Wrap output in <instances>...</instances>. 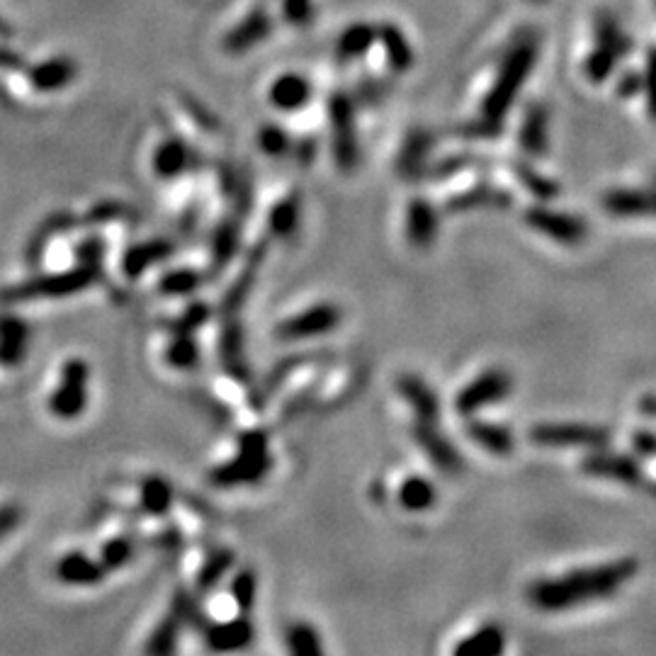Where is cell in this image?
Instances as JSON below:
<instances>
[{"label":"cell","mask_w":656,"mask_h":656,"mask_svg":"<svg viewBox=\"0 0 656 656\" xmlns=\"http://www.w3.org/2000/svg\"><path fill=\"white\" fill-rule=\"evenodd\" d=\"M637 569V559L625 557L618 562L598 564V567L567 571L564 576H554V579L533 581L525 596L537 610L562 613V610L613 598L627 581L635 579Z\"/></svg>","instance_id":"obj_1"},{"label":"cell","mask_w":656,"mask_h":656,"mask_svg":"<svg viewBox=\"0 0 656 656\" xmlns=\"http://www.w3.org/2000/svg\"><path fill=\"white\" fill-rule=\"evenodd\" d=\"M537 56H540V39H537V35H533V32L520 35L516 42L508 47V52L503 54L501 59L499 76H496L494 86H491V90L484 98V105H482L484 120L503 124V117L511 112V107L518 100L525 81H528L530 73H533Z\"/></svg>","instance_id":"obj_2"},{"label":"cell","mask_w":656,"mask_h":656,"mask_svg":"<svg viewBox=\"0 0 656 656\" xmlns=\"http://www.w3.org/2000/svg\"><path fill=\"white\" fill-rule=\"evenodd\" d=\"M593 37H596V47L586 56L584 73L591 83H605L618 69L620 61L632 52L635 42L622 30L620 20L613 13H608V10L596 13Z\"/></svg>","instance_id":"obj_3"},{"label":"cell","mask_w":656,"mask_h":656,"mask_svg":"<svg viewBox=\"0 0 656 656\" xmlns=\"http://www.w3.org/2000/svg\"><path fill=\"white\" fill-rule=\"evenodd\" d=\"M270 467H273V455L268 450V433L248 431L239 438V452L234 460L212 469L209 479L217 486L256 484L265 479Z\"/></svg>","instance_id":"obj_4"},{"label":"cell","mask_w":656,"mask_h":656,"mask_svg":"<svg viewBox=\"0 0 656 656\" xmlns=\"http://www.w3.org/2000/svg\"><path fill=\"white\" fill-rule=\"evenodd\" d=\"M98 280V268L93 265H78V268L61 270V273H49L37 280L22 282V285L8 287L0 292L3 302H27V299H54V297H69V294L83 292L86 287Z\"/></svg>","instance_id":"obj_5"},{"label":"cell","mask_w":656,"mask_h":656,"mask_svg":"<svg viewBox=\"0 0 656 656\" xmlns=\"http://www.w3.org/2000/svg\"><path fill=\"white\" fill-rule=\"evenodd\" d=\"M328 122H331V144L338 171L353 173L360 161V146L358 129H355V100L348 93L331 95Z\"/></svg>","instance_id":"obj_6"},{"label":"cell","mask_w":656,"mask_h":656,"mask_svg":"<svg viewBox=\"0 0 656 656\" xmlns=\"http://www.w3.org/2000/svg\"><path fill=\"white\" fill-rule=\"evenodd\" d=\"M90 367L83 358H69L61 365L59 384L49 397V411L61 421H76L88 409Z\"/></svg>","instance_id":"obj_7"},{"label":"cell","mask_w":656,"mask_h":656,"mask_svg":"<svg viewBox=\"0 0 656 656\" xmlns=\"http://www.w3.org/2000/svg\"><path fill=\"white\" fill-rule=\"evenodd\" d=\"M530 443L540 448H591L603 450L610 443V433L591 423H537L528 433Z\"/></svg>","instance_id":"obj_8"},{"label":"cell","mask_w":656,"mask_h":656,"mask_svg":"<svg viewBox=\"0 0 656 656\" xmlns=\"http://www.w3.org/2000/svg\"><path fill=\"white\" fill-rule=\"evenodd\" d=\"M523 219L537 234L562 243V246H584V241L588 239V224L579 214L559 212V209H552L547 205H533L530 209H525Z\"/></svg>","instance_id":"obj_9"},{"label":"cell","mask_w":656,"mask_h":656,"mask_svg":"<svg viewBox=\"0 0 656 656\" xmlns=\"http://www.w3.org/2000/svg\"><path fill=\"white\" fill-rule=\"evenodd\" d=\"M513 392V377L506 370H486L457 394L455 409L462 416H474L486 406L501 404Z\"/></svg>","instance_id":"obj_10"},{"label":"cell","mask_w":656,"mask_h":656,"mask_svg":"<svg viewBox=\"0 0 656 656\" xmlns=\"http://www.w3.org/2000/svg\"><path fill=\"white\" fill-rule=\"evenodd\" d=\"M343 319V311L331 302H319L314 307L299 311L277 326V336L282 341H307V338L326 336L333 328H338Z\"/></svg>","instance_id":"obj_11"},{"label":"cell","mask_w":656,"mask_h":656,"mask_svg":"<svg viewBox=\"0 0 656 656\" xmlns=\"http://www.w3.org/2000/svg\"><path fill=\"white\" fill-rule=\"evenodd\" d=\"M202 639L212 654H239L248 649L256 639V627L248 620V615L241 618L212 622L202 627Z\"/></svg>","instance_id":"obj_12"},{"label":"cell","mask_w":656,"mask_h":656,"mask_svg":"<svg viewBox=\"0 0 656 656\" xmlns=\"http://www.w3.org/2000/svg\"><path fill=\"white\" fill-rule=\"evenodd\" d=\"M581 469L588 477L608 479V482H618L625 486H639L644 482L642 465L630 455H620V452H593V455L584 457Z\"/></svg>","instance_id":"obj_13"},{"label":"cell","mask_w":656,"mask_h":656,"mask_svg":"<svg viewBox=\"0 0 656 656\" xmlns=\"http://www.w3.org/2000/svg\"><path fill=\"white\" fill-rule=\"evenodd\" d=\"M411 435H414L418 448L426 452L428 460H431L433 467H438L440 472L460 474L462 469H465V460H462L460 450L435 428V423L416 421Z\"/></svg>","instance_id":"obj_14"},{"label":"cell","mask_w":656,"mask_h":656,"mask_svg":"<svg viewBox=\"0 0 656 656\" xmlns=\"http://www.w3.org/2000/svg\"><path fill=\"white\" fill-rule=\"evenodd\" d=\"M513 195L501 185H491L482 180L477 185H469L467 190L455 192L445 202V212L448 214H465L474 209H511Z\"/></svg>","instance_id":"obj_15"},{"label":"cell","mask_w":656,"mask_h":656,"mask_svg":"<svg viewBox=\"0 0 656 656\" xmlns=\"http://www.w3.org/2000/svg\"><path fill=\"white\" fill-rule=\"evenodd\" d=\"M440 234V214L431 200L414 197L406 212V239L418 251H428Z\"/></svg>","instance_id":"obj_16"},{"label":"cell","mask_w":656,"mask_h":656,"mask_svg":"<svg viewBox=\"0 0 656 656\" xmlns=\"http://www.w3.org/2000/svg\"><path fill=\"white\" fill-rule=\"evenodd\" d=\"M603 209L613 217H656V188H615L603 195Z\"/></svg>","instance_id":"obj_17"},{"label":"cell","mask_w":656,"mask_h":656,"mask_svg":"<svg viewBox=\"0 0 656 656\" xmlns=\"http://www.w3.org/2000/svg\"><path fill=\"white\" fill-rule=\"evenodd\" d=\"M435 134L428 129H414L409 132V137L404 139L401 146V154L397 156V173L401 178H423L428 171V154L433 151Z\"/></svg>","instance_id":"obj_18"},{"label":"cell","mask_w":656,"mask_h":656,"mask_svg":"<svg viewBox=\"0 0 656 656\" xmlns=\"http://www.w3.org/2000/svg\"><path fill=\"white\" fill-rule=\"evenodd\" d=\"M54 576L66 586H98L107 576V571L98 559L88 557L86 552H66L56 562Z\"/></svg>","instance_id":"obj_19"},{"label":"cell","mask_w":656,"mask_h":656,"mask_svg":"<svg viewBox=\"0 0 656 656\" xmlns=\"http://www.w3.org/2000/svg\"><path fill=\"white\" fill-rule=\"evenodd\" d=\"M520 146L530 158H542L550 151V112L542 103H530L520 124Z\"/></svg>","instance_id":"obj_20"},{"label":"cell","mask_w":656,"mask_h":656,"mask_svg":"<svg viewBox=\"0 0 656 656\" xmlns=\"http://www.w3.org/2000/svg\"><path fill=\"white\" fill-rule=\"evenodd\" d=\"M268 100L280 112H299L311 100V83L299 73H282L270 86Z\"/></svg>","instance_id":"obj_21"},{"label":"cell","mask_w":656,"mask_h":656,"mask_svg":"<svg viewBox=\"0 0 656 656\" xmlns=\"http://www.w3.org/2000/svg\"><path fill=\"white\" fill-rule=\"evenodd\" d=\"M399 394L416 414V421L435 423L440 416V401L435 392L428 387L426 380L418 375H401L397 380Z\"/></svg>","instance_id":"obj_22"},{"label":"cell","mask_w":656,"mask_h":656,"mask_svg":"<svg viewBox=\"0 0 656 656\" xmlns=\"http://www.w3.org/2000/svg\"><path fill=\"white\" fill-rule=\"evenodd\" d=\"M377 42L382 44L384 56L389 61V69L394 73H409L414 69L416 64V54L414 47H411L409 37L404 35V30L392 22H384V25L377 27Z\"/></svg>","instance_id":"obj_23"},{"label":"cell","mask_w":656,"mask_h":656,"mask_svg":"<svg viewBox=\"0 0 656 656\" xmlns=\"http://www.w3.org/2000/svg\"><path fill=\"white\" fill-rule=\"evenodd\" d=\"M76 64L73 59L66 56H54V59L42 61V64L32 66L30 69V83L32 88L39 93H56V90H64L71 86V81L76 78Z\"/></svg>","instance_id":"obj_24"},{"label":"cell","mask_w":656,"mask_h":656,"mask_svg":"<svg viewBox=\"0 0 656 656\" xmlns=\"http://www.w3.org/2000/svg\"><path fill=\"white\" fill-rule=\"evenodd\" d=\"M192 166V151L185 141L168 137L161 141L154 154V173L161 180H175L188 173Z\"/></svg>","instance_id":"obj_25"},{"label":"cell","mask_w":656,"mask_h":656,"mask_svg":"<svg viewBox=\"0 0 656 656\" xmlns=\"http://www.w3.org/2000/svg\"><path fill=\"white\" fill-rule=\"evenodd\" d=\"M503 652H506V630L499 622H489L462 639L452 649V656H503Z\"/></svg>","instance_id":"obj_26"},{"label":"cell","mask_w":656,"mask_h":656,"mask_svg":"<svg viewBox=\"0 0 656 656\" xmlns=\"http://www.w3.org/2000/svg\"><path fill=\"white\" fill-rule=\"evenodd\" d=\"M183 622L173 610H168L158 625L151 630L149 639L144 644V656H178L180 647V632H183Z\"/></svg>","instance_id":"obj_27"},{"label":"cell","mask_w":656,"mask_h":656,"mask_svg":"<svg viewBox=\"0 0 656 656\" xmlns=\"http://www.w3.org/2000/svg\"><path fill=\"white\" fill-rule=\"evenodd\" d=\"M270 27H273V22H270L268 13L256 8L229 37H226L224 47L229 49V52H248V49L256 47V44H260L270 35Z\"/></svg>","instance_id":"obj_28"},{"label":"cell","mask_w":656,"mask_h":656,"mask_svg":"<svg viewBox=\"0 0 656 656\" xmlns=\"http://www.w3.org/2000/svg\"><path fill=\"white\" fill-rule=\"evenodd\" d=\"M375 42H377V27L367 25V22H355V25H350L348 30L338 37V44H336L338 61L350 64V61L355 59H363Z\"/></svg>","instance_id":"obj_29"},{"label":"cell","mask_w":656,"mask_h":656,"mask_svg":"<svg viewBox=\"0 0 656 656\" xmlns=\"http://www.w3.org/2000/svg\"><path fill=\"white\" fill-rule=\"evenodd\" d=\"M27 338H30V328L20 319H0V365H20L25 358Z\"/></svg>","instance_id":"obj_30"},{"label":"cell","mask_w":656,"mask_h":656,"mask_svg":"<svg viewBox=\"0 0 656 656\" xmlns=\"http://www.w3.org/2000/svg\"><path fill=\"white\" fill-rule=\"evenodd\" d=\"M465 431L469 440H474L479 448L491 452V455H511L513 452V435L508 428L496 426V423L469 421Z\"/></svg>","instance_id":"obj_31"},{"label":"cell","mask_w":656,"mask_h":656,"mask_svg":"<svg viewBox=\"0 0 656 656\" xmlns=\"http://www.w3.org/2000/svg\"><path fill=\"white\" fill-rule=\"evenodd\" d=\"M287 656H326L324 639L311 622H292L285 632Z\"/></svg>","instance_id":"obj_32"},{"label":"cell","mask_w":656,"mask_h":656,"mask_svg":"<svg viewBox=\"0 0 656 656\" xmlns=\"http://www.w3.org/2000/svg\"><path fill=\"white\" fill-rule=\"evenodd\" d=\"M173 253L171 241H149L141 243V246L129 248L124 253V273L129 277H139L144 270H149L151 265L161 263L163 258H168Z\"/></svg>","instance_id":"obj_33"},{"label":"cell","mask_w":656,"mask_h":656,"mask_svg":"<svg viewBox=\"0 0 656 656\" xmlns=\"http://www.w3.org/2000/svg\"><path fill=\"white\" fill-rule=\"evenodd\" d=\"M299 219H302V202H299V195L282 197L273 207V212H270V234L277 236V239H290V236L297 234Z\"/></svg>","instance_id":"obj_34"},{"label":"cell","mask_w":656,"mask_h":656,"mask_svg":"<svg viewBox=\"0 0 656 656\" xmlns=\"http://www.w3.org/2000/svg\"><path fill=\"white\" fill-rule=\"evenodd\" d=\"M173 496L175 491L171 482H166L163 477H146L144 482H141V508H144L149 516H163V513L171 511Z\"/></svg>","instance_id":"obj_35"},{"label":"cell","mask_w":656,"mask_h":656,"mask_svg":"<svg viewBox=\"0 0 656 656\" xmlns=\"http://www.w3.org/2000/svg\"><path fill=\"white\" fill-rule=\"evenodd\" d=\"M508 166H511V173L516 175L518 183L523 185V188L528 190L530 195L535 197V200L552 202L554 197H559V192H562V190H559V185L554 183V180L545 178L542 173H537L535 168L528 166L525 161H511Z\"/></svg>","instance_id":"obj_36"},{"label":"cell","mask_w":656,"mask_h":656,"mask_svg":"<svg viewBox=\"0 0 656 656\" xmlns=\"http://www.w3.org/2000/svg\"><path fill=\"white\" fill-rule=\"evenodd\" d=\"M438 494H435V486L423 477H409L399 489V503L411 513L428 511L433 506Z\"/></svg>","instance_id":"obj_37"},{"label":"cell","mask_w":656,"mask_h":656,"mask_svg":"<svg viewBox=\"0 0 656 656\" xmlns=\"http://www.w3.org/2000/svg\"><path fill=\"white\" fill-rule=\"evenodd\" d=\"M234 562H236L234 550H229V547L214 550L205 559V564H202L200 574H197V588H200V591H209V588L217 586L219 581H222L224 576L234 569Z\"/></svg>","instance_id":"obj_38"},{"label":"cell","mask_w":656,"mask_h":656,"mask_svg":"<svg viewBox=\"0 0 656 656\" xmlns=\"http://www.w3.org/2000/svg\"><path fill=\"white\" fill-rule=\"evenodd\" d=\"M166 363L175 370H192L200 363V348H197L192 333H173V341L166 348Z\"/></svg>","instance_id":"obj_39"},{"label":"cell","mask_w":656,"mask_h":656,"mask_svg":"<svg viewBox=\"0 0 656 656\" xmlns=\"http://www.w3.org/2000/svg\"><path fill=\"white\" fill-rule=\"evenodd\" d=\"M222 358L226 367H229L231 375L243 377L241 382L248 380V370H246V358H243V341H241V331L236 326L226 328L222 336Z\"/></svg>","instance_id":"obj_40"},{"label":"cell","mask_w":656,"mask_h":656,"mask_svg":"<svg viewBox=\"0 0 656 656\" xmlns=\"http://www.w3.org/2000/svg\"><path fill=\"white\" fill-rule=\"evenodd\" d=\"M231 598L239 605L241 615L251 613L258 598V576L251 567L241 569L239 574L234 576V581H231Z\"/></svg>","instance_id":"obj_41"},{"label":"cell","mask_w":656,"mask_h":656,"mask_svg":"<svg viewBox=\"0 0 656 656\" xmlns=\"http://www.w3.org/2000/svg\"><path fill=\"white\" fill-rule=\"evenodd\" d=\"M134 552H137L134 540H129V537H112V540L105 542L103 550H100L98 562L103 564V569L110 574V571L122 569L124 564L132 562Z\"/></svg>","instance_id":"obj_42"},{"label":"cell","mask_w":656,"mask_h":656,"mask_svg":"<svg viewBox=\"0 0 656 656\" xmlns=\"http://www.w3.org/2000/svg\"><path fill=\"white\" fill-rule=\"evenodd\" d=\"M258 146H260V151H265V154L273 156V158H280L292 151L290 134H287L282 127H277V124H265V127L260 129Z\"/></svg>","instance_id":"obj_43"},{"label":"cell","mask_w":656,"mask_h":656,"mask_svg":"<svg viewBox=\"0 0 656 656\" xmlns=\"http://www.w3.org/2000/svg\"><path fill=\"white\" fill-rule=\"evenodd\" d=\"M200 285H202V277L197 275L195 270L180 268V270H173V273H168L166 277H163L161 285H158V290H161L163 294H190V292H195Z\"/></svg>","instance_id":"obj_44"},{"label":"cell","mask_w":656,"mask_h":656,"mask_svg":"<svg viewBox=\"0 0 656 656\" xmlns=\"http://www.w3.org/2000/svg\"><path fill=\"white\" fill-rule=\"evenodd\" d=\"M479 163H486V158L474 156V154H457V156H448L443 158L435 166H428L426 175H433V178H450V175L467 171V168L479 166Z\"/></svg>","instance_id":"obj_45"},{"label":"cell","mask_w":656,"mask_h":656,"mask_svg":"<svg viewBox=\"0 0 656 656\" xmlns=\"http://www.w3.org/2000/svg\"><path fill=\"white\" fill-rule=\"evenodd\" d=\"M171 610H173L175 615H178L183 625H197V627H205L207 625V622H205V625H202L200 605H197V601L190 596V593H185V591L175 593Z\"/></svg>","instance_id":"obj_46"},{"label":"cell","mask_w":656,"mask_h":656,"mask_svg":"<svg viewBox=\"0 0 656 656\" xmlns=\"http://www.w3.org/2000/svg\"><path fill=\"white\" fill-rule=\"evenodd\" d=\"M642 95L647 98V112L652 120H656V47L649 49L647 54V64H644V73H642Z\"/></svg>","instance_id":"obj_47"},{"label":"cell","mask_w":656,"mask_h":656,"mask_svg":"<svg viewBox=\"0 0 656 656\" xmlns=\"http://www.w3.org/2000/svg\"><path fill=\"white\" fill-rule=\"evenodd\" d=\"M207 314L209 311L205 304H192V307L185 309V314L180 316V319H175L173 324H168V328H171V333H192L195 328L205 324Z\"/></svg>","instance_id":"obj_48"},{"label":"cell","mask_w":656,"mask_h":656,"mask_svg":"<svg viewBox=\"0 0 656 656\" xmlns=\"http://www.w3.org/2000/svg\"><path fill=\"white\" fill-rule=\"evenodd\" d=\"M457 134H462V137H469V139H494V137H501L503 132V124L501 122H491V120H479V122H467V124H460V127L455 129Z\"/></svg>","instance_id":"obj_49"},{"label":"cell","mask_w":656,"mask_h":656,"mask_svg":"<svg viewBox=\"0 0 656 656\" xmlns=\"http://www.w3.org/2000/svg\"><path fill=\"white\" fill-rule=\"evenodd\" d=\"M282 8H285V18L292 22V25H309L311 18H314V5L311 0H282Z\"/></svg>","instance_id":"obj_50"},{"label":"cell","mask_w":656,"mask_h":656,"mask_svg":"<svg viewBox=\"0 0 656 656\" xmlns=\"http://www.w3.org/2000/svg\"><path fill=\"white\" fill-rule=\"evenodd\" d=\"M389 93V83L384 81V78H367V81L360 83V93H358V100L355 103H363V105H377L382 103L384 95Z\"/></svg>","instance_id":"obj_51"},{"label":"cell","mask_w":656,"mask_h":656,"mask_svg":"<svg viewBox=\"0 0 656 656\" xmlns=\"http://www.w3.org/2000/svg\"><path fill=\"white\" fill-rule=\"evenodd\" d=\"M20 520H22V511L15 506V503H5V506H0V542L18 528Z\"/></svg>","instance_id":"obj_52"},{"label":"cell","mask_w":656,"mask_h":656,"mask_svg":"<svg viewBox=\"0 0 656 656\" xmlns=\"http://www.w3.org/2000/svg\"><path fill=\"white\" fill-rule=\"evenodd\" d=\"M642 73L637 71H627L622 73L618 86H615V93L620 95V98H635V95H642Z\"/></svg>","instance_id":"obj_53"},{"label":"cell","mask_w":656,"mask_h":656,"mask_svg":"<svg viewBox=\"0 0 656 656\" xmlns=\"http://www.w3.org/2000/svg\"><path fill=\"white\" fill-rule=\"evenodd\" d=\"M635 452L639 457H656V433L654 431H637L632 438Z\"/></svg>","instance_id":"obj_54"},{"label":"cell","mask_w":656,"mask_h":656,"mask_svg":"<svg viewBox=\"0 0 656 656\" xmlns=\"http://www.w3.org/2000/svg\"><path fill=\"white\" fill-rule=\"evenodd\" d=\"M0 32H3V25H0Z\"/></svg>","instance_id":"obj_55"},{"label":"cell","mask_w":656,"mask_h":656,"mask_svg":"<svg viewBox=\"0 0 656 656\" xmlns=\"http://www.w3.org/2000/svg\"><path fill=\"white\" fill-rule=\"evenodd\" d=\"M533 3H540V0H533Z\"/></svg>","instance_id":"obj_56"},{"label":"cell","mask_w":656,"mask_h":656,"mask_svg":"<svg viewBox=\"0 0 656 656\" xmlns=\"http://www.w3.org/2000/svg\"><path fill=\"white\" fill-rule=\"evenodd\" d=\"M654 183H656V175H654Z\"/></svg>","instance_id":"obj_57"}]
</instances>
